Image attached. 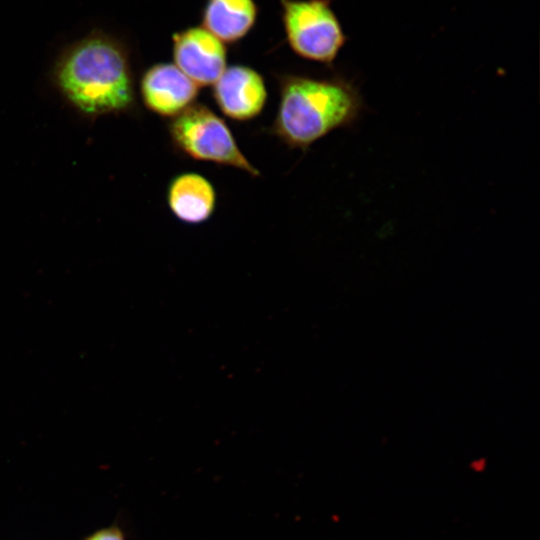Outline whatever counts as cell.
<instances>
[{
	"instance_id": "cell-1",
	"label": "cell",
	"mask_w": 540,
	"mask_h": 540,
	"mask_svg": "<svg viewBox=\"0 0 540 540\" xmlns=\"http://www.w3.org/2000/svg\"><path fill=\"white\" fill-rule=\"evenodd\" d=\"M50 78L63 98L90 120L136 108L129 52L119 39L102 30L95 29L66 46Z\"/></svg>"
},
{
	"instance_id": "cell-2",
	"label": "cell",
	"mask_w": 540,
	"mask_h": 540,
	"mask_svg": "<svg viewBox=\"0 0 540 540\" xmlns=\"http://www.w3.org/2000/svg\"><path fill=\"white\" fill-rule=\"evenodd\" d=\"M279 104L271 131L291 148L305 150L330 132L353 124L363 110L357 88L336 76H278Z\"/></svg>"
},
{
	"instance_id": "cell-3",
	"label": "cell",
	"mask_w": 540,
	"mask_h": 540,
	"mask_svg": "<svg viewBox=\"0 0 540 540\" xmlns=\"http://www.w3.org/2000/svg\"><path fill=\"white\" fill-rule=\"evenodd\" d=\"M175 149L195 160L240 169L260 175L241 152L225 121L204 104L194 103L168 123Z\"/></svg>"
},
{
	"instance_id": "cell-4",
	"label": "cell",
	"mask_w": 540,
	"mask_h": 540,
	"mask_svg": "<svg viewBox=\"0 0 540 540\" xmlns=\"http://www.w3.org/2000/svg\"><path fill=\"white\" fill-rule=\"evenodd\" d=\"M287 42L298 56L332 64L346 35L330 0H280Z\"/></svg>"
},
{
	"instance_id": "cell-5",
	"label": "cell",
	"mask_w": 540,
	"mask_h": 540,
	"mask_svg": "<svg viewBox=\"0 0 540 540\" xmlns=\"http://www.w3.org/2000/svg\"><path fill=\"white\" fill-rule=\"evenodd\" d=\"M174 64L198 87L213 85L226 68L224 43L204 27H189L172 36Z\"/></svg>"
},
{
	"instance_id": "cell-6",
	"label": "cell",
	"mask_w": 540,
	"mask_h": 540,
	"mask_svg": "<svg viewBox=\"0 0 540 540\" xmlns=\"http://www.w3.org/2000/svg\"><path fill=\"white\" fill-rule=\"evenodd\" d=\"M139 90L147 109L170 119L194 104L199 94V87L172 63H156L146 69Z\"/></svg>"
},
{
	"instance_id": "cell-7",
	"label": "cell",
	"mask_w": 540,
	"mask_h": 540,
	"mask_svg": "<svg viewBox=\"0 0 540 540\" xmlns=\"http://www.w3.org/2000/svg\"><path fill=\"white\" fill-rule=\"evenodd\" d=\"M213 98L230 119L248 121L257 117L265 107V81L255 69L245 65L226 67L213 84Z\"/></svg>"
},
{
	"instance_id": "cell-8",
	"label": "cell",
	"mask_w": 540,
	"mask_h": 540,
	"mask_svg": "<svg viewBox=\"0 0 540 540\" xmlns=\"http://www.w3.org/2000/svg\"><path fill=\"white\" fill-rule=\"evenodd\" d=\"M216 200L213 184L199 173L178 174L167 187L166 201L170 211L187 224H200L210 219Z\"/></svg>"
},
{
	"instance_id": "cell-9",
	"label": "cell",
	"mask_w": 540,
	"mask_h": 540,
	"mask_svg": "<svg viewBox=\"0 0 540 540\" xmlns=\"http://www.w3.org/2000/svg\"><path fill=\"white\" fill-rule=\"evenodd\" d=\"M257 12L254 0H207L202 27L223 43H235L252 29Z\"/></svg>"
},
{
	"instance_id": "cell-10",
	"label": "cell",
	"mask_w": 540,
	"mask_h": 540,
	"mask_svg": "<svg viewBox=\"0 0 540 540\" xmlns=\"http://www.w3.org/2000/svg\"><path fill=\"white\" fill-rule=\"evenodd\" d=\"M82 540H126L124 530L118 523L95 530Z\"/></svg>"
}]
</instances>
